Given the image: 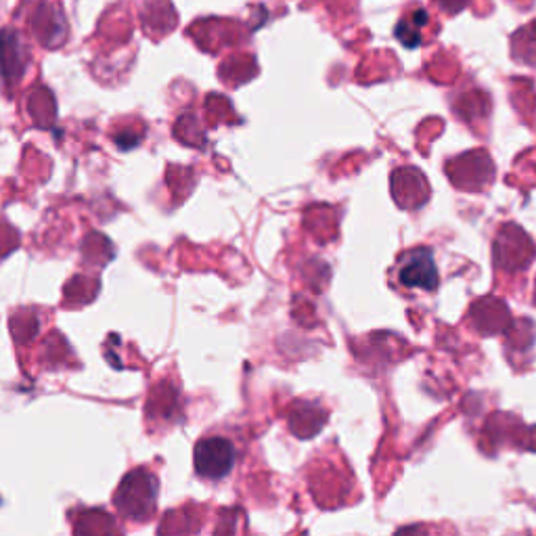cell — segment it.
<instances>
[{
    "instance_id": "cell-1",
    "label": "cell",
    "mask_w": 536,
    "mask_h": 536,
    "mask_svg": "<svg viewBox=\"0 0 536 536\" xmlns=\"http://www.w3.org/2000/svg\"><path fill=\"white\" fill-rule=\"evenodd\" d=\"M235 465V446L220 436L199 440L195 446V469L201 478L220 480Z\"/></svg>"
},
{
    "instance_id": "cell-2",
    "label": "cell",
    "mask_w": 536,
    "mask_h": 536,
    "mask_svg": "<svg viewBox=\"0 0 536 536\" xmlns=\"http://www.w3.org/2000/svg\"><path fill=\"white\" fill-rule=\"evenodd\" d=\"M398 279L405 287H419V289H436L438 285V271L436 262L430 250L421 248L413 250L400 258L398 264Z\"/></svg>"
},
{
    "instance_id": "cell-3",
    "label": "cell",
    "mask_w": 536,
    "mask_h": 536,
    "mask_svg": "<svg viewBox=\"0 0 536 536\" xmlns=\"http://www.w3.org/2000/svg\"><path fill=\"white\" fill-rule=\"evenodd\" d=\"M426 21H428V15L426 13H423V11L415 13V24H398L396 38L402 44H405V47H409V49L417 47V44H419V32H417V28L426 24Z\"/></svg>"
}]
</instances>
